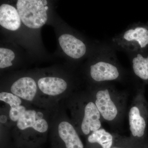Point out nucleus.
Returning <instances> with one entry per match:
<instances>
[{
	"mask_svg": "<svg viewBox=\"0 0 148 148\" xmlns=\"http://www.w3.org/2000/svg\"><path fill=\"white\" fill-rule=\"evenodd\" d=\"M116 51L111 44L101 43L96 47L89 73L98 84L120 81L124 78L125 71L120 64Z\"/></svg>",
	"mask_w": 148,
	"mask_h": 148,
	"instance_id": "f257e3e1",
	"label": "nucleus"
},
{
	"mask_svg": "<svg viewBox=\"0 0 148 148\" xmlns=\"http://www.w3.org/2000/svg\"><path fill=\"white\" fill-rule=\"evenodd\" d=\"M110 44L116 50L127 55L147 51L148 49V22L129 25L112 39Z\"/></svg>",
	"mask_w": 148,
	"mask_h": 148,
	"instance_id": "f03ea898",
	"label": "nucleus"
},
{
	"mask_svg": "<svg viewBox=\"0 0 148 148\" xmlns=\"http://www.w3.org/2000/svg\"><path fill=\"white\" fill-rule=\"evenodd\" d=\"M95 94V102L101 117L108 121L116 119L120 112L116 101L123 99L125 94L117 90L109 83L98 84Z\"/></svg>",
	"mask_w": 148,
	"mask_h": 148,
	"instance_id": "7ed1b4c3",
	"label": "nucleus"
},
{
	"mask_svg": "<svg viewBox=\"0 0 148 148\" xmlns=\"http://www.w3.org/2000/svg\"><path fill=\"white\" fill-rule=\"evenodd\" d=\"M42 1L18 0L16 3L17 10L21 21L31 29H39L47 20V11Z\"/></svg>",
	"mask_w": 148,
	"mask_h": 148,
	"instance_id": "20e7f679",
	"label": "nucleus"
},
{
	"mask_svg": "<svg viewBox=\"0 0 148 148\" xmlns=\"http://www.w3.org/2000/svg\"><path fill=\"white\" fill-rule=\"evenodd\" d=\"M58 41L65 53L73 59L82 58L87 52V48L85 44L73 35H61L58 38Z\"/></svg>",
	"mask_w": 148,
	"mask_h": 148,
	"instance_id": "39448f33",
	"label": "nucleus"
},
{
	"mask_svg": "<svg viewBox=\"0 0 148 148\" xmlns=\"http://www.w3.org/2000/svg\"><path fill=\"white\" fill-rule=\"evenodd\" d=\"M101 116L95 103L89 102L86 105L84 115L82 122V131L85 135H89L102 127Z\"/></svg>",
	"mask_w": 148,
	"mask_h": 148,
	"instance_id": "423d86ee",
	"label": "nucleus"
},
{
	"mask_svg": "<svg viewBox=\"0 0 148 148\" xmlns=\"http://www.w3.org/2000/svg\"><path fill=\"white\" fill-rule=\"evenodd\" d=\"M37 90L34 80L29 77L21 78L15 82L11 87L14 95L28 101H33Z\"/></svg>",
	"mask_w": 148,
	"mask_h": 148,
	"instance_id": "0eeeda50",
	"label": "nucleus"
},
{
	"mask_svg": "<svg viewBox=\"0 0 148 148\" xmlns=\"http://www.w3.org/2000/svg\"><path fill=\"white\" fill-rule=\"evenodd\" d=\"M128 120L131 135L135 138L143 137L145 131L146 122L138 104L134 103L130 109Z\"/></svg>",
	"mask_w": 148,
	"mask_h": 148,
	"instance_id": "6e6552de",
	"label": "nucleus"
},
{
	"mask_svg": "<svg viewBox=\"0 0 148 148\" xmlns=\"http://www.w3.org/2000/svg\"><path fill=\"white\" fill-rule=\"evenodd\" d=\"M128 56L134 75L143 82L148 83V50Z\"/></svg>",
	"mask_w": 148,
	"mask_h": 148,
	"instance_id": "1a4fd4ad",
	"label": "nucleus"
},
{
	"mask_svg": "<svg viewBox=\"0 0 148 148\" xmlns=\"http://www.w3.org/2000/svg\"><path fill=\"white\" fill-rule=\"evenodd\" d=\"M21 24V19L17 10L12 6L4 4L0 6V24L10 31H16Z\"/></svg>",
	"mask_w": 148,
	"mask_h": 148,
	"instance_id": "9d476101",
	"label": "nucleus"
},
{
	"mask_svg": "<svg viewBox=\"0 0 148 148\" xmlns=\"http://www.w3.org/2000/svg\"><path fill=\"white\" fill-rule=\"evenodd\" d=\"M58 132L66 148H84L83 144L76 131L68 122H61L58 125Z\"/></svg>",
	"mask_w": 148,
	"mask_h": 148,
	"instance_id": "9b49d317",
	"label": "nucleus"
},
{
	"mask_svg": "<svg viewBox=\"0 0 148 148\" xmlns=\"http://www.w3.org/2000/svg\"><path fill=\"white\" fill-rule=\"evenodd\" d=\"M40 90L46 95L55 96L66 90L67 84L64 80L55 77H46L40 79L38 81Z\"/></svg>",
	"mask_w": 148,
	"mask_h": 148,
	"instance_id": "f8f14e48",
	"label": "nucleus"
},
{
	"mask_svg": "<svg viewBox=\"0 0 148 148\" xmlns=\"http://www.w3.org/2000/svg\"><path fill=\"white\" fill-rule=\"evenodd\" d=\"M88 141L90 143H98L103 148H111L113 137L106 130L101 128L90 133L88 138Z\"/></svg>",
	"mask_w": 148,
	"mask_h": 148,
	"instance_id": "ddd939ff",
	"label": "nucleus"
},
{
	"mask_svg": "<svg viewBox=\"0 0 148 148\" xmlns=\"http://www.w3.org/2000/svg\"><path fill=\"white\" fill-rule=\"evenodd\" d=\"M36 112L33 110H28L17 121V126L18 129L24 130L30 127L34 128L38 120L36 119Z\"/></svg>",
	"mask_w": 148,
	"mask_h": 148,
	"instance_id": "4468645a",
	"label": "nucleus"
},
{
	"mask_svg": "<svg viewBox=\"0 0 148 148\" xmlns=\"http://www.w3.org/2000/svg\"><path fill=\"white\" fill-rule=\"evenodd\" d=\"M15 58V54L8 49L0 48V68L4 69L12 65V61Z\"/></svg>",
	"mask_w": 148,
	"mask_h": 148,
	"instance_id": "2eb2a0df",
	"label": "nucleus"
},
{
	"mask_svg": "<svg viewBox=\"0 0 148 148\" xmlns=\"http://www.w3.org/2000/svg\"><path fill=\"white\" fill-rule=\"evenodd\" d=\"M0 100L7 103L11 108H16L21 106V101L20 98L13 93L3 92L0 93Z\"/></svg>",
	"mask_w": 148,
	"mask_h": 148,
	"instance_id": "dca6fc26",
	"label": "nucleus"
},
{
	"mask_svg": "<svg viewBox=\"0 0 148 148\" xmlns=\"http://www.w3.org/2000/svg\"><path fill=\"white\" fill-rule=\"evenodd\" d=\"M27 110L24 106H19L14 108H11L9 112V116L13 121H17L21 116Z\"/></svg>",
	"mask_w": 148,
	"mask_h": 148,
	"instance_id": "f3484780",
	"label": "nucleus"
},
{
	"mask_svg": "<svg viewBox=\"0 0 148 148\" xmlns=\"http://www.w3.org/2000/svg\"><path fill=\"white\" fill-rule=\"evenodd\" d=\"M43 114L41 112H38L36 113V120L42 119L43 117Z\"/></svg>",
	"mask_w": 148,
	"mask_h": 148,
	"instance_id": "a211bd4d",
	"label": "nucleus"
},
{
	"mask_svg": "<svg viewBox=\"0 0 148 148\" xmlns=\"http://www.w3.org/2000/svg\"><path fill=\"white\" fill-rule=\"evenodd\" d=\"M0 120L1 123H5L7 121V118L4 115H1V118H0Z\"/></svg>",
	"mask_w": 148,
	"mask_h": 148,
	"instance_id": "6ab92c4d",
	"label": "nucleus"
},
{
	"mask_svg": "<svg viewBox=\"0 0 148 148\" xmlns=\"http://www.w3.org/2000/svg\"><path fill=\"white\" fill-rule=\"evenodd\" d=\"M43 4L45 6H47V1H45V0H44V1H42Z\"/></svg>",
	"mask_w": 148,
	"mask_h": 148,
	"instance_id": "aec40b11",
	"label": "nucleus"
},
{
	"mask_svg": "<svg viewBox=\"0 0 148 148\" xmlns=\"http://www.w3.org/2000/svg\"><path fill=\"white\" fill-rule=\"evenodd\" d=\"M45 7L46 10L47 11L48 10V6H45Z\"/></svg>",
	"mask_w": 148,
	"mask_h": 148,
	"instance_id": "412c9836",
	"label": "nucleus"
},
{
	"mask_svg": "<svg viewBox=\"0 0 148 148\" xmlns=\"http://www.w3.org/2000/svg\"><path fill=\"white\" fill-rule=\"evenodd\" d=\"M112 148H119V147H113Z\"/></svg>",
	"mask_w": 148,
	"mask_h": 148,
	"instance_id": "4be33fe9",
	"label": "nucleus"
}]
</instances>
